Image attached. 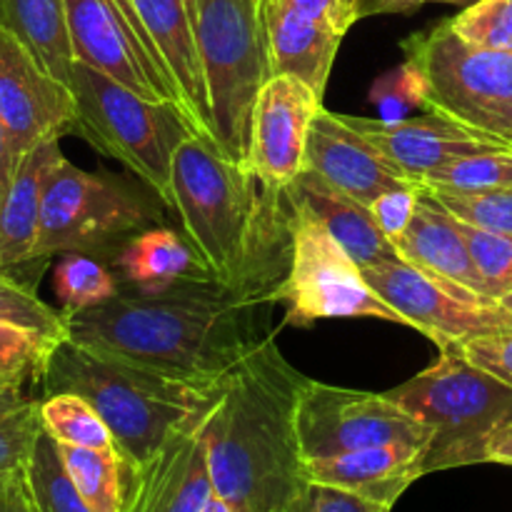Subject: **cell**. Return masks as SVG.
<instances>
[{"label": "cell", "instance_id": "obj_1", "mask_svg": "<svg viewBox=\"0 0 512 512\" xmlns=\"http://www.w3.org/2000/svg\"><path fill=\"white\" fill-rule=\"evenodd\" d=\"M278 283L188 278L160 293L118 290L108 303L68 313V338L183 383L215 388L270 338Z\"/></svg>", "mask_w": 512, "mask_h": 512}, {"label": "cell", "instance_id": "obj_2", "mask_svg": "<svg viewBox=\"0 0 512 512\" xmlns=\"http://www.w3.org/2000/svg\"><path fill=\"white\" fill-rule=\"evenodd\" d=\"M303 383L275 335L218 383L200 430L215 498L230 512H288L308 488L295 423Z\"/></svg>", "mask_w": 512, "mask_h": 512}, {"label": "cell", "instance_id": "obj_3", "mask_svg": "<svg viewBox=\"0 0 512 512\" xmlns=\"http://www.w3.org/2000/svg\"><path fill=\"white\" fill-rule=\"evenodd\" d=\"M253 170L225 158L208 138L190 133L178 145L170 170L175 210L183 235L208 275L223 283L270 280L278 240V215L283 193L258 195Z\"/></svg>", "mask_w": 512, "mask_h": 512}, {"label": "cell", "instance_id": "obj_4", "mask_svg": "<svg viewBox=\"0 0 512 512\" xmlns=\"http://www.w3.org/2000/svg\"><path fill=\"white\" fill-rule=\"evenodd\" d=\"M45 398L73 393L88 400L108 425L115 448L130 468L153 458L155 450L180 428L203 413L215 388L183 383L135 365L118 355L85 348L65 338L55 345L43 375Z\"/></svg>", "mask_w": 512, "mask_h": 512}, {"label": "cell", "instance_id": "obj_5", "mask_svg": "<svg viewBox=\"0 0 512 512\" xmlns=\"http://www.w3.org/2000/svg\"><path fill=\"white\" fill-rule=\"evenodd\" d=\"M188 8L208 85L215 148L248 168L255 100L273 78L265 0H188Z\"/></svg>", "mask_w": 512, "mask_h": 512}, {"label": "cell", "instance_id": "obj_6", "mask_svg": "<svg viewBox=\"0 0 512 512\" xmlns=\"http://www.w3.org/2000/svg\"><path fill=\"white\" fill-rule=\"evenodd\" d=\"M390 400L428 425L423 473L488 463L490 435L512 423V388L470 363L458 348H443L423 373L388 390Z\"/></svg>", "mask_w": 512, "mask_h": 512}, {"label": "cell", "instance_id": "obj_7", "mask_svg": "<svg viewBox=\"0 0 512 512\" xmlns=\"http://www.w3.org/2000/svg\"><path fill=\"white\" fill-rule=\"evenodd\" d=\"M70 90L75 98L73 130L138 175L140 183L170 208L173 155L193 133L180 110L143 98L83 63H73Z\"/></svg>", "mask_w": 512, "mask_h": 512}, {"label": "cell", "instance_id": "obj_8", "mask_svg": "<svg viewBox=\"0 0 512 512\" xmlns=\"http://www.w3.org/2000/svg\"><path fill=\"white\" fill-rule=\"evenodd\" d=\"M158 195L108 173H88L60 158L45 185L35 260L53 255H95L113 260L118 250L160 220Z\"/></svg>", "mask_w": 512, "mask_h": 512}, {"label": "cell", "instance_id": "obj_9", "mask_svg": "<svg viewBox=\"0 0 512 512\" xmlns=\"http://www.w3.org/2000/svg\"><path fill=\"white\" fill-rule=\"evenodd\" d=\"M423 80V110L512 145V53L470 45L450 20L403 40Z\"/></svg>", "mask_w": 512, "mask_h": 512}, {"label": "cell", "instance_id": "obj_10", "mask_svg": "<svg viewBox=\"0 0 512 512\" xmlns=\"http://www.w3.org/2000/svg\"><path fill=\"white\" fill-rule=\"evenodd\" d=\"M290 213V255L288 270L275 288V303H283L285 323L308 328L318 320L373 318L405 325L365 280L363 268L345 253L338 240L295 203Z\"/></svg>", "mask_w": 512, "mask_h": 512}, {"label": "cell", "instance_id": "obj_11", "mask_svg": "<svg viewBox=\"0 0 512 512\" xmlns=\"http://www.w3.org/2000/svg\"><path fill=\"white\" fill-rule=\"evenodd\" d=\"M298 438L305 460L378 445L428 448L430 430L385 393L340 388L305 378L298 395Z\"/></svg>", "mask_w": 512, "mask_h": 512}, {"label": "cell", "instance_id": "obj_12", "mask_svg": "<svg viewBox=\"0 0 512 512\" xmlns=\"http://www.w3.org/2000/svg\"><path fill=\"white\" fill-rule=\"evenodd\" d=\"M363 275L370 288L403 315L408 328L433 340L438 350L512 330V318L500 300L423 273L403 258L365 268Z\"/></svg>", "mask_w": 512, "mask_h": 512}, {"label": "cell", "instance_id": "obj_13", "mask_svg": "<svg viewBox=\"0 0 512 512\" xmlns=\"http://www.w3.org/2000/svg\"><path fill=\"white\" fill-rule=\"evenodd\" d=\"M65 18L75 63L108 75L143 98L178 108L173 83L130 0H65Z\"/></svg>", "mask_w": 512, "mask_h": 512}, {"label": "cell", "instance_id": "obj_14", "mask_svg": "<svg viewBox=\"0 0 512 512\" xmlns=\"http://www.w3.org/2000/svg\"><path fill=\"white\" fill-rule=\"evenodd\" d=\"M75 98L68 83L55 78L33 50L0 25V125L20 163L43 140L73 130Z\"/></svg>", "mask_w": 512, "mask_h": 512}, {"label": "cell", "instance_id": "obj_15", "mask_svg": "<svg viewBox=\"0 0 512 512\" xmlns=\"http://www.w3.org/2000/svg\"><path fill=\"white\" fill-rule=\"evenodd\" d=\"M323 98L293 75H273L258 93L250 123L248 168L260 185L283 193L298 180L305 163L310 125Z\"/></svg>", "mask_w": 512, "mask_h": 512}, {"label": "cell", "instance_id": "obj_16", "mask_svg": "<svg viewBox=\"0 0 512 512\" xmlns=\"http://www.w3.org/2000/svg\"><path fill=\"white\" fill-rule=\"evenodd\" d=\"M203 413L180 425L153 458L130 470L123 512H203L215 498L200 430Z\"/></svg>", "mask_w": 512, "mask_h": 512}, {"label": "cell", "instance_id": "obj_17", "mask_svg": "<svg viewBox=\"0 0 512 512\" xmlns=\"http://www.w3.org/2000/svg\"><path fill=\"white\" fill-rule=\"evenodd\" d=\"M303 170L318 175L330 188L368 208L388 190L420 185L405 178L370 140L350 128L338 113L325 108H320L310 125Z\"/></svg>", "mask_w": 512, "mask_h": 512}, {"label": "cell", "instance_id": "obj_18", "mask_svg": "<svg viewBox=\"0 0 512 512\" xmlns=\"http://www.w3.org/2000/svg\"><path fill=\"white\" fill-rule=\"evenodd\" d=\"M338 115L365 140H370L413 183H423L425 175L460 155L512 148L510 143L475 133L455 120L433 113L405 118L398 123H383L378 118H360V115Z\"/></svg>", "mask_w": 512, "mask_h": 512}, {"label": "cell", "instance_id": "obj_19", "mask_svg": "<svg viewBox=\"0 0 512 512\" xmlns=\"http://www.w3.org/2000/svg\"><path fill=\"white\" fill-rule=\"evenodd\" d=\"M143 33L163 63L185 123L200 138L215 143L208 85L195 45L188 0H130Z\"/></svg>", "mask_w": 512, "mask_h": 512}, {"label": "cell", "instance_id": "obj_20", "mask_svg": "<svg viewBox=\"0 0 512 512\" xmlns=\"http://www.w3.org/2000/svg\"><path fill=\"white\" fill-rule=\"evenodd\" d=\"M425 450L415 445H378L330 458L305 460L310 483L350 490L393 508L400 495L423 478Z\"/></svg>", "mask_w": 512, "mask_h": 512}, {"label": "cell", "instance_id": "obj_21", "mask_svg": "<svg viewBox=\"0 0 512 512\" xmlns=\"http://www.w3.org/2000/svg\"><path fill=\"white\" fill-rule=\"evenodd\" d=\"M265 28L273 75H293L323 98L345 33L310 18L288 0H265Z\"/></svg>", "mask_w": 512, "mask_h": 512}, {"label": "cell", "instance_id": "obj_22", "mask_svg": "<svg viewBox=\"0 0 512 512\" xmlns=\"http://www.w3.org/2000/svg\"><path fill=\"white\" fill-rule=\"evenodd\" d=\"M395 248H398L400 258L413 268L490 298L483 278L470 258L458 218H453L438 200L430 198L423 185H420V200L413 220H410L408 230L395 240Z\"/></svg>", "mask_w": 512, "mask_h": 512}, {"label": "cell", "instance_id": "obj_23", "mask_svg": "<svg viewBox=\"0 0 512 512\" xmlns=\"http://www.w3.org/2000/svg\"><path fill=\"white\" fill-rule=\"evenodd\" d=\"M288 195L303 205L363 270L400 260L398 248L378 228L368 205L338 193L318 175L303 170L288 188Z\"/></svg>", "mask_w": 512, "mask_h": 512}, {"label": "cell", "instance_id": "obj_24", "mask_svg": "<svg viewBox=\"0 0 512 512\" xmlns=\"http://www.w3.org/2000/svg\"><path fill=\"white\" fill-rule=\"evenodd\" d=\"M60 158V138L43 140L20 158L8 193L0 203V268L10 270L33 263L45 185Z\"/></svg>", "mask_w": 512, "mask_h": 512}, {"label": "cell", "instance_id": "obj_25", "mask_svg": "<svg viewBox=\"0 0 512 512\" xmlns=\"http://www.w3.org/2000/svg\"><path fill=\"white\" fill-rule=\"evenodd\" d=\"M110 263L120 288L135 293H160L188 278L208 275L185 235L163 225H153L130 238Z\"/></svg>", "mask_w": 512, "mask_h": 512}, {"label": "cell", "instance_id": "obj_26", "mask_svg": "<svg viewBox=\"0 0 512 512\" xmlns=\"http://www.w3.org/2000/svg\"><path fill=\"white\" fill-rule=\"evenodd\" d=\"M0 15L5 28L13 30L55 78L70 85L75 60L65 0H0Z\"/></svg>", "mask_w": 512, "mask_h": 512}, {"label": "cell", "instance_id": "obj_27", "mask_svg": "<svg viewBox=\"0 0 512 512\" xmlns=\"http://www.w3.org/2000/svg\"><path fill=\"white\" fill-rule=\"evenodd\" d=\"M60 458L75 490L93 512H123L128 498L130 465L118 448H78L60 445Z\"/></svg>", "mask_w": 512, "mask_h": 512}, {"label": "cell", "instance_id": "obj_28", "mask_svg": "<svg viewBox=\"0 0 512 512\" xmlns=\"http://www.w3.org/2000/svg\"><path fill=\"white\" fill-rule=\"evenodd\" d=\"M40 423H43L45 433L60 445L98 450L115 445L105 420L80 395L58 393L40 400Z\"/></svg>", "mask_w": 512, "mask_h": 512}, {"label": "cell", "instance_id": "obj_29", "mask_svg": "<svg viewBox=\"0 0 512 512\" xmlns=\"http://www.w3.org/2000/svg\"><path fill=\"white\" fill-rule=\"evenodd\" d=\"M60 340L38 330L0 323V395H23L28 383H38Z\"/></svg>", "mask_w": 512, "mask_h": 512}, {"label": "cell", "instance_id": "obj_30", "mask_svg": "<svg viewBox=\"0 0 512 512\" xmlns=\"http://www.w3.org/2000/svg\"><path fill=\"white\" fill-rule=\"evenodd\" d=\"M53 285L65 313L108 303L120 290L118 275L103 258L80 253L63 255L55 268Z\"/></svg>", "mask_w": 512, "mask_h": 512}, {"label": "cell", "instance_id": "obj_31", "mask_svg": "<svg viewBox=\"0 0 512 512\" xmlns=\"http://www.w3.org/2000/svg\"><path fill=\"white\" fill-rule=\"evenodd\" d=\"M28 480L38 500L40 512H93L80 498L60 458L58 443L48 433H40L28 463Z\"/></svg>", "mask_w": 512, "mask_h": 512}, {"label": "cell", "instance_id": "obj_32", "mask_svg": "<svg viewBox=\"0 0 512 512\" xmlns=\"http://www.w3.org/2000/svg\"><path fill=\"white\" fill-rule=\"evenodd\" d=\"M423 190L430 198L438 200L460 223L512 235V185L485 190H455L443 188V185H423Z\"/></svg>", "mask_w": 512, "mask_h": 512}, {"label": "cell", "instance_id": "obj_33", "mask_svg": "<svg viewBox=\"0 0 512 512\" xmlns=\"http://www.w3.org/2000/svg\"><path fill=\"white\" fill-rule=\"evenodd\" d=\"M0 323L38 330L55 340L68 338V313L43 303L38 293L10 275L8 268H0Z\"/></svg>", "mask_w": 512, "mask_h": 512}, {"label": "cell", "instance_id": "obj_34", "mask_svg": "<svg viewBox=\"0 0 512 512\" xmlns=\"http://www.w3.org/2000/svg\"><path fill=\"white\" fill-rule=\"evenodd\" d=\"M420 185H443L455 190L508 188L512 185V148L460 155L425 175Z\"/></svg>", "mask_w": 512, "mask_h": 512}, {"label": "cell", "instance_id": "obj_35", "mask_svg": "<svg viewBox=\"0 0 512 512\" xmlns=\"http://www.w3.org/2000/svg\"><path fill=\"white\" fill-rule=\"evenodd\" d=\"M460 230L490 298L500 300L508 295L512 290V235L473 228L468 223H460Z\"/></svg>", "mask_w": 512, "mask_h": 512}, {"label": "cell", "instance_id": "obj_36", "mask_svg": "<svg viewBox=\"0 0 512 512\" xmlns=\"http://www.w3.org/2000/svg\"><path fill=\"white\" fill-rule=\"evenodd\" d=\"M448 20L465 43L512 53V0H475Z\"/></svg>", "mask_w": 512, "mask_h": 512}, {"label": "cell", "instance_id": "obj_37", "mask_svg": "<svg viewBox=\"0 0 512 512\" xmlns=\"http://www.w3.org/2000/svg\"><path fill=\"white\" fill-rule=\"evenodd\" d=\"M370 103L383 123H398L423 108V80L415 65L403 60L398 68L380 75L370 88Z\"/></svg>", "mask_w": 512, "mask_h": 512}, {"label": "cell", "instance_id": "obj_38", "mask_svg": "<svg viewBox=\"0 0 512 512\" xmlns=\"http://www.w3.org/2000/svg\"><path fill=\"white\" fill-rule=\"evenodd\" d=\"M40 433V400L28 398L18 410L0 420V480L30 463Z\"/></svg>", "mask_w": 512, "mask_h": 512}, {"label": "cell", "instance_id": "obj_39", "mask_svg": "<svg viewBox=\"0 0 512 512\" xmlns=\"http://www.w3.org/2000/svg\"><path fill=\"white\" fill-rule=\"evenodd\" d=\"M388 505L373 503V500L355 495L350 490L333 488V485L308 483L293 508L288 512H390Z\"/></svg>", "mask_w": 512, "mask_h": 512}, {"label": "cell", "instance_id": "obj_40", "mask_svg": "<svg viewBox=\"0 0 512 512\" xmlns=\"http://www.w3.org/2000/svg\"><path fill=\"white\" fill-rule=\"evenodd\" d=\"M420 200V185H403V188H393L388 193L373 200L370 213H373L378 228L388 235L390 240H398L400 235L408 230L410 220H413L415 208Z\"/></svg>", "mask_w": 512, "mask_h": 512}, {"label": "cell", "instance_id": "obj_41", "mask_svg": "<svg viewBox=\"0 0 512 512\" xmlns=\"http://www.w3.org/2000/svg\"><path fill=\"white\" fill-rule=\"evenodd\" d=\"M470 363L488 370L498 380L512 388V330L498 335H485V338L468 340L463 345H455Z\"/></svg>", "mask_w": 512, "mask_h": 512}, {"label": "cell", "instance_id": "obj_42", "mask_svg": "<svg viewBox=\"0 0 512 512\" xmlns=\"http://www.w3.org/2000/svg\"><path fill=\"white\" fill-rule=\"evenodd\" d=\"M290 5H295L298 10H303L310 18H318L323 23L333 25L340 33H348L355 23H358V15H355V0H288Z\"/></svg>", "mask_w": 512, "mask_h": 512}, {"label": "cell", "instance_id": "obj_43", "mask_svg": "<svg viewBox=\"0 0 512 512\" xmlns=\"http://www.w3.org/2000/svg\"><path fill=\"white\" fill-rule=\"evenodd\" d=\"M25 468L15 470L8 478L0 480V512H40Z\"/></svg>", "mask_w": 512, "mask_h": 512}, {"label": "cell", "instance_id": "obj_44", "mask_svg": "<svg viewBox=\"0 0 512 512\" xmlns=\"http://www.w3.org/2000/svg\"><path fill=\"white\" fill-rule=\"evenodd\" d=\"M423 5L425 0H355V15L358 20L375 15H413Z\"/></svg>", "mask_w": 512, "mask_h": 512}, {"label": "cell", "instance_id": "obj_45", "mask_svg": "<svg viewBox=\"0 0 512 512\" xmlns=\"http://www.w3.org/2000/svg\"><path fill=\"white\" fill-rule=\"evenodd\" d=\"M485 460L512 468V423H505L503 428L490 435L488 445H485Z\"/></svg>", "mask_w": 512, "mask_h": 512}, {"label": "cell", "instance_id": "obj_46", "mask_svg": "<svg viewBox=\"0 0 512 512\" xmlns=\"http://www.w3.org/2000/svg\"><path fill=\"white\" fill-rule=\"evenodd\" d=\"M15 168H18V160H15L13 150H10L8 135H5L3 125H0V203H3L5 193L10 188V180H13Z\"/></svg>", "mask_w": 512, "mask_h": 512}, {"label": "cell", "instance_id": "obj_47", "mask_svg": "<svg viewBox=\"0 0 512 512\" xmlns=\"http://www.w3.org/2000/svg\"><path fill=\"white\" fill-rule=\"evenodd\" d=\"M25 400H28L25 395H0V420L13 413V410H18Z\"/></svg>", "mask_w": 512, "mask_h": 512}, {"label": "cell", "instance_id": "obj_48", "mask_svg": "<svg viewBox=\"0 0 512 512\" xmlns=\"http://www.w3.org/2000/svg\"><path fill=\"white\" fill-rule=\"evenodd\" d=\"M203 512H230L228 508H225V503L220 498H213L210 500L208 505H205V510Z\"/></svg>", "mask_w": 512, "mask_h": 512}, {"label": "cell", "instance_id": "obj_49", "mask_svg": "<svg viewBox=\"0 0 512 512\" xmlns=\"http://www.w3.org/2000/svg\"><path fill=\"white\" fill-rule=\"evenodd\" d=\"M500 305H503L505 310H508V315L512 318V290L508 295H503V298H500Z\"/></svg>", "mask_w": 512, "mask_h": 512}, {"label": "cell", "instance_id": "obj_50", "mask_svg": "<svg viewBox=\"0 0 512 512\" xmlns=\"http://www.w3.org/2000/svg\"><path fill=\"white\" fill-rule=\"evenodd\" d=\"M425 3H445V5H460V3H468V0H425Z\"/></svg>", "mask_w": 512, "mask_h": 512}, {"label": "cell", "instance_id": "obj_51", "mask_svg": "<svg viewBox=\"0 0 512 512\" xmlns=\"http://www.w3.org/2000/svg\"><path fill=\"white\" fill-rule=\"evenodd\" d=\"M0 25H3V15H0Z\"/></svg>", "mask_w": 512, "mask_h": 512}]
</instances>
